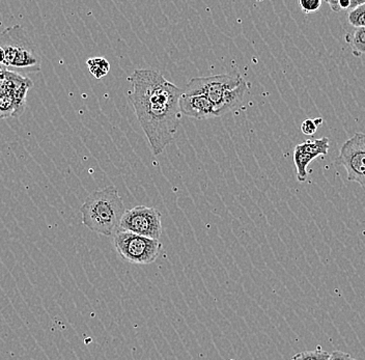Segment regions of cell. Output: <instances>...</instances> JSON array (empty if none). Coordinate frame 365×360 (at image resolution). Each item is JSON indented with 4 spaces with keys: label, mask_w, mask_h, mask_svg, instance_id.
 Instances as JSON below:
<instances>
[{
    "label": "cell",
    "mask_w": 365,
    "mask_h": 360,
    "mask_svg": "<svg viewBox=\"0 0 365 360\" xmlns=\"http://www.w3.org/2000/svg\"><path fill=\"white\" fill-rule=\"evenodd\" d=\"M133 90L129 99L155 156L175 140L181 111L182 90L166 81L157 70H135L130 77Z\"/></svg>",
    "instance_id": "6da1fadb"
},
{
    "label": "cell",
    "mask_w": 365,
    "mask_h": 360,
    "mask_svg": "<svg viewBox=\"0 0 365 360\" xmlns=\"http://www.w3.org/2000/svg\"><path fill=\"white\" fill-rule=\"evenodd\" d=\"M250 84L239 74H221L191 79L182 93L204 95L215 107L217 118L227 115L243 102Z\"/></svg>",
    "instance_id": "7a4b0ae2"
},
{
    "label": "cell",
    "mask_w": 365,
    "mask_h": 360,
    "mask_svg": "<svg viewBox=\"0 0 365 360\" xmlns=\"http://www.w3.org/2000/svg\"><path fill=\"white\" fill-rule=\"evenodd\" d=\"M125 211L124 202L113 186L93 191L80 208L83 225L91 232L106 237L118 231Z\"/></svg>",
    "instance_id": "3957f363"
},
{
    "label": "cell",
    "mask_w": 365,
    "mask_h": 360,
    "mask_svg": "<svg viewBox=\"0 0 365 360\" xmlns=\"http://www.w3.org/2000/svg\"><path fill=\"white\" fill-rule=\"evenodd\" d=\"M0 47L4 52V68L16 74L40 72L42 56L21 25H13L0 33Z\"/></svg>",
    "instance_id": "277c9868"
},
{
    "label": "cell",
    "mask_w": 365,
    "mask_h": 360,
    "mask_svg": "<svg viewBox=\"0 0 365 360\" xmlns=\"http://www.w3.org/2000/svg\"><path fill=\"white\" fill-rule=\"evenodd\" d=\"M113 245L124 261L134 265L154 263L163 247L159 240L125 231H118L114 234Z\"/></svg>",
    "instance_id": "5b68a950"
},
{
    "label": "cell",
    "mask_w": 365,
    "mask_h": 360,
    "mask_svg": "<svg viewBox=\"0 0 365 360\" xmlns=\"http://www.w3.org/2000/svg\"><path fill=\"white\" fill-rule=\"evenodd\" d=\"M34 82L27 76L6 71L0 83V120L17 118L26 107V96Z\"/></svg>",
    "instance_id": "8992f818"
},
{
    "label": "cell",
    "mask_w": 365,
    "mask_h": 360,
    "mask_svg": "<svg viewBox=\"0 0 365 360\" xmlns=\"http://www.w3.org/2000/svg\"><path fill=\"white\" fill-rule=\"evenodd\" d=\"M118 231L133 232L139 236L159 240L162 235V215L156 208L137 206L125 210Z\"/></svg>",
    "instance_id": "52a82bcc"
},
{
    "label": "cell",
    "mask_w": 365,
    "mask_h": 360,
    "mask_svg": "<svg viewBox=\"0 0 365 360\" xmlns=\"http://www.w3.org/2000/svg\"><path fill=\"white\" fill-rule=\"evenodd\" d=\"M337 163L346 170L348 181L365 190V133L357 132L342 145Z\"/></svg>",
    "instance_id": "ba28073f"
},
{
    "label": "cell",
    "mask_w": 365,
    "mask_h": 360,
    "mask_svg": "<svg viewBox=\"0 0 365 360\" xmlns=\"http://www.w3.org/2000/svg\"><path fill=\"white\" fill-rule=\"evenodd\" d=\"M329 153V138L308 140L297 145L294 150V163L297 170V179L300 183L307 180V166L318 157L327 156Z\"/></svg>",
    "instance_id": "9c48e42d"
},
{
    "label": "cell",
    "mask_w": 365,
    "mask_h": 360,
    "mask_svg": "<svg viewBox=\"0 0 365 360\" xmlns=\"http://www.w3.org/2000/svg\"><path fill=\"white\" fill-rule=\"evenodd\" d=\"M179 107L182 115L196 120L217 118L215 107L204 95L182 93Z\"/></svg>",
    "instance_id": "30bf717a"
},
{
    "label": "cell",
    "mask_w": 365,
    "mask_h": 360,
    "mask_svg": "<svg viewBox=\"0 0 365 360\" xmlns=\"http://www.w3.org/2000/svg\"><path fill=\"white\" fill-rule=\"evenodd\" d=\"M346 42L352 49V53L356 58L365 54V29H355L352 33L346 34Z\"/></svg>",
    "instance_id": "8fae6325"
},
{
    "label": "cell",
    "mask_w": 365,
    "mask_h": 360,
    "mask_svg": "<svg viewBox=\"0 0 365 360\" xmlns=\"http://www.w3.org/2000/svg\"><path fill=\"white\" fill-rule=\"evenodd\" d=\"M91 74L95 78L101 79L110 71V63L105 58H91L86 61Z\"/></svg>",
    "instance_id": "7c38bea8"
},
{
    "label": "cell",
    "mask_w": 365,
    "mask_h": 360,
    "mask_svg": "<svg viewBox=\"0 0 365 360\" xmlns=\"http://www.w3.org/2000/svg\"><path fill=\"white\" fill-rule=\"evenodd\" d=\"M329 356V352L323 350L321 346H318L314 350L303 351L294 355L291 360H327Z\"/></svg>",
    "instance_id": "4fadbf2b"
},
{
    "label": "cell",
    "mask_w": 365,
    "mask_h": 360,
    "mask_svg": "<svg viewBox=\"0 0 365 360\" xmlns=\"http://www.w3.org/2000/svg\"><path fill=\"white\" fill-rule=\"evenodd\" d=\"M331 10L335 13L342 12V11H352L358 8L361 4H365V0L362 1H356V0H327Z\"/></svg>",
    "instance_id": "5bb4252c"
},
{
    "label": "cell",
    "mask_w": 365,
    "mask_h": 360,
    "mask_svg": "<svg viewBox=\"0 0 365 360\" xmlns=\"http://www.w3.org/2000/svg\"><path fill=\"white\" fill-rule=\"evenodd\" d=\"M348 21L355 29H365V4L349 12Z\"/></svg>",
    "instance_id": "9a60e30c"
},
{
    "label": "cell",
    "mask_w": 365,
    "mask_h": 360,
    "mask_svg": "<svg viewBox=\"0 0 365 360\" xmlns=\"http://www.w3.org/2000/svg\"><path fill=\"white\" fill-rule=\"evenodd\" d=\"M299 6L304 14H312L318 12L322 6L321 0H300Z\"/></svg>",
    "instance_id": "2e32d148"
},
{
    "label": "cell",
    "mask_w": 365,
    "mask_h": 360,
    "mask_svg": "<svg viewBox=\"0 0 365 360\" xmlns=\"http://www.w3.org/2000/svg\"><path fill=\"white\" fill-rule=\"evenodd\" d=\"M319 127L317 126L316 123H314V120H305L304 122L301 125V131L304 135L312 136L316 134L317 130H318Z\"/></svg>",
    "instance_id": "e0dca14e"
},
{
    "label": "cell",
    "mask_w": 365,
    "mask_h": 360,
    "mask_svg": "<svg viewBox=\"0 0 365 360\" xmlns=\"http://www.w3.org/2000/svg\"><path fill=\"white\" fill-rule=\"evenodd\" d=\"M327 360H356L354 357L351 356L349 353L342 352V351H333L330 353L329 359Z\"/></svg>",
    "instance_id": "ac0fdd59"
},
{
    "label": "cell",
    "mask_w": 365,
    "mask_h": 360,
    "mask_svg": "<svg viewBox=\"0 0 365 360\" xmlns=\"http://www.w3.org/2000/svg\"><path fill=\"white\" fill-rule=\"evenodd\" d=\"M4 71H6V69H4V67H2L1 65H0V74H1V73H4Z\"/></svg>",
    "instance_id": "d6986e66"
},
{
    "label": "cell",
    "mask_w": 365,
    "mask_h": 360,
    "mask_svg": "<svg viewBox=\"0 0 365 360\" xmlns=\"http://www.w3.org/2000/svg\"><path fill=\"white\" fill-rule=\"evenodd\" d=\"M4 72H6V71H4ZM2 74H4V73H1V74H0V83H1Z\"/></svg>",
    "instance_id": "ffe728a7"
}]
</instances>
